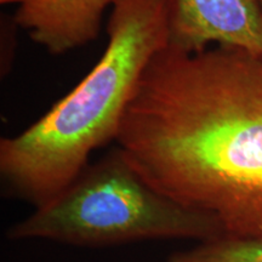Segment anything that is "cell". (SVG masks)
<instances>
[{"instance_id":"obj_1","label":"cell","mask_w":262,"mask_h":262,"mask_svg":"<svg viewBox=\"0 0 262 262\" xmlns=\"http://www.w3.org/2000/svg\"><path fill=\"white\" fill-rule=\"evenodd\" d=\"M116 141L149 185L214 217L224 237L262 235V57L166 45L147 64Z\"/></svg>"},{"instance_id":"obj_3","label":"cell","mask_w":262,"mask_h":262,"mask_svg":"<svg viewBox=\"0 0 262 262\" xmlns=\"http://www.w3.org/2000/svg\"><path fill=\"white\" fill-rule=\"evenodd\" d=\"M6 237L103 248L155 239L205 242L224 232L214 217L149 185L117 147L88 164L54 201L12 225Z\"/></svg>"},{"instance_id":"obj_6","label":"cell","mask_w":262,"mask_h":262,"mask_svg":"<svg viewBox=\"0 0 262 262\" xmlns=\"http://www.w3.org/2000/svg\"><path fill=\"white\" fill-rule=\"evenodd\" d=\"M166 262H262V235L222 237L172 253Z\"/></svg>"},{"instance_id":"obj_4","label":"cell","mask_w":262,"mask_h":262,"mask_svg":"<svg viewBox=\"0 0 262 262\" xmlns=\"http://www.w3.org/2000/svg\"><path fill=\"white\" fill-rule=\"evenodd\" d=\"M211 45L262 57L261 0H168V47L199 52Z\"/></svg>"},{"instance_id":"obj_5","label":"cell","mask_w":262,"mask_h":262,"mask_svg":"<svg viewBox=\"0 0 262 262\" xmlns=\"http://www.w3.org/2000/svg\"><path fill=\"white\" fill-rule=\"evenodd\" d=\"M117 0H26L15 22L33 41L61 55L97 38L104 10Z\"/></svg>"},{"instance_id":"obj_7","label":"cell","mask_w":262,"mask_h":262,"mask_svg":"<svg viewBox=\"0 0 262 262\" xmlns=\"http://www.w3.org/2000/svg\"><path fill=\"white\" fill-rule=\"evenodd\" d=\"M26 0H0V3H2L3 5H6V4H18L21 5L22 3H25Z\"/></svg>"},{"instance_id":"obj_2","label":"cell","mask_w":262,"mask_h":262,"mask_svg":"<svg viewBox=\"0 0 262 262\" xmlns=\"http://www.w3.org/2000/svg\"><path fill=\"white\" fill-rule=\"evenodd\" d=\"M106 50L93 70L25 131L0 140L5 194L41 208L117 140L120 122L153 56L168 45V0H117Z\"/></svg>"},{"instance_id":"obj_8","label":"cell","mask_w":262,"mask_h":262,"mask_svg":"<svg viewBox=\"0 0 262 262\" xmlns=\"http://www.w3.org/2000/svg\"><path fill=\"white\" fill-rule=\"evenodd\" d=\"M261 4H262V0H261Z\"/></svg>"}]
</instances>
